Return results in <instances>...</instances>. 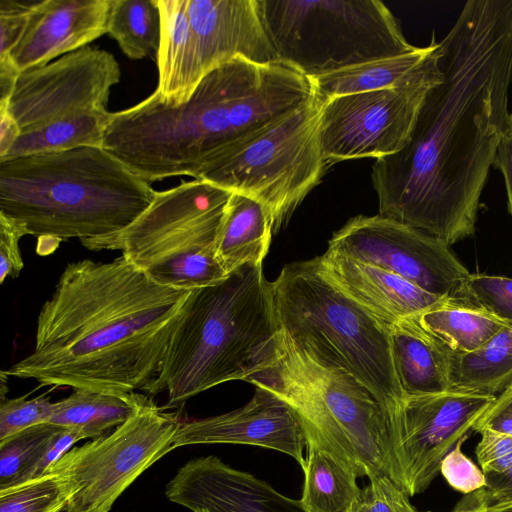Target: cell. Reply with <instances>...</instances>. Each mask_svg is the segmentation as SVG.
Returning <instances> with one entry per match:
<instances>
[{
  "instance_id": "6",
  "label": "cell",
  "mask_w": 512,
  "mask_h": 512,
  "mask_svg": "<svg viewBox=\"0 0 512 512\" xmlns=\"http://www.w3.org/2000/svg\"><path fill=\"white\" fill-rule=\"evenodd\" d=\"M280 330L313 358L363 384L384 418L403 402L385 325L334 286L316 258L285 265L271 282Z\"/></svg>"
},
{
  "instance_id": "11",
  "label": "cell",
  "mask_w": 512,
  "mask_h": 512,
  "mask_svg": "<svg viewBox=\"0 0 512 512\" xmlns=\"http://www.w3.org/2000/svg\"><path fill=\"white\" fill-rule=\"evenodd\" d=\"M320 109L315 95L201 180L261 204L277 233L328 168L320 140Z\"/></svg>"
},
{
  "instance_id": "26",
  "label": "cell",
  "mask_w": 512,
  "mask_h": 512,
  "mask_svg": "<svg viewBox=\"0 0 512 512\" xmlns=\"http://www.w3.org/2000/svg\"><path fill=\"white\" fill-rule=\"evenodd\" d=\"M416 318L456 354L477 350L507 325L460 296L446 297Z\"/></svg>"
},
{
  "instance_id": "33",
  "label": "cell",
  "mask_w": 512,
  "mask_h": 512,
  "mask_svg": "<svg viewBox=\"0 0 512 512\" xmlns=\"http://www.w3.org/2000/svg\"><path fill=\"white\" fill-rule=\"evenodd\" d=\"M55 402L44 395L27 399L3 398L0 401V441L32 426L48 423Z\"/></svg>"
},
{
  "instance_id": "31",
  "label": "cell",
  "mask_w": 512,
  "mask_h": 512,
  "mask_svg": "<svg viewBox=\"0 0 512 512\" xmlns=\"http://www.w3.org/2000/svg\"><path fill=\"white\" fill-rule=\"evenodd\" d=\"M70 498L65 479L53 472L0 490V512H62Z\"/></svg>"
},
{
  "instance_id": "39",
  "label": "cell",
  "mask_w": 512,
  "mask_h": 512,
  "mask_svg": "<svg viewBox=\"0 0 512 512\" xmlns=\"http://www.w3.org/2000/svg\"><path fill=\"white\" fill-rule=\"evenodd\" d=\"M486 486L478 494L486 507L512 502V465L503 473L485 474Z\"/></svg>"
},
{
  "instance_id": "12",
  "label": "cell",
  "mask_w": 512,
  "mask_h": 512,
  "mask_svg": "<svg viewBox=\"0 0 512 512\" xmlns=\"http://www.w3.org/2000/svg\"><path fill=\"white\" fill-rule=\"evenodd\" d=\"M180 425L175 414L164 412L142 395L136 411L123 424L72 447L48 469L69 486L65 512H109L145 470L175 449Z\"/></svg>"
},
{
  "instance_id": "3",
  "label": "cell",
  "mask_w": 512,
  "mask_h": 512,
  "mask_svg": "<svg viewBox=\"0 0 512 512\" xmlns=\"http://www.w3.org/2000/svg\"><path fill=\"white\" fill-rule=\"evenodd\" d=\"M283 72L235 57L208 72L179 105L153 92L111 112L102 147L146 182L201 180L294 109Z\"/></svg>"
},
{
  "instance_id": "43",
  "label": "cell",
  "mask_w": 512,
  "mask_h": 512,
  "mask_svg": "<svg viewBox=\"0 0 512 512\" xmlns=\"http://www.w3.org/2000/svg\"><path fill=\"white\" fill-rule=\"evenodd\" d=\"M453 512H487V508L476 491L466 494Z\"/></svg>"
},
{
  "instance_id": "40",
  "label": "cell",
  "mask_w": 512,
  "mask_h": 512,
  "mask_svg": "<svg viewBox=\"0 0 512 512\" xmlns=\"http://www.w3.org/2000/svg\"><path fill=\"white\" fill-rule=\"evenodd\" d=\"M489 429L512 436V404L494 403L476 425L474 432Z\"/></svg>"
},
{
  "instance_id": "37",
  "label": "cell",
  "mask_w": 512,
  "mask_h": 512,
  "mask_svg": "<svg viewBox=\"0 0 512 512\" xmlns=\"http://www.w3.org/2000/svg\"><path fill=\"white\" fill-rule=\"evenodd\" d=\"M475 454L485 474H501L512 465V436L484 429Z\"/></svg>"
},
{
  "instance_id": "45",
  "label": "cell",
  "mask_w": 512,
  "mask_h": 512,
  "mask_svg": "<svg viewBox=\"0 0 512 512\" xmlns=\"http://www.w3.org/2000/svg\"><path fill=\"white\" fill-rule=\"evenodd\" d=\"M487 512H512V502L486 507Z\"/></svg>"
},
{
  "instance_id": "30",
  "label": "cell",
  "mask_w": 512,
  "mask_h": 512,
  "mask_svg": "<svg viewBox=\"0 0 512 512\" xmlns=\"http://www.w3.org/2000/svg\"><path fill=\"white\" fill-rule=\"evenodd\" d=\"M42 423L0 441V490L34 479L54 437L62 429Z\"/></svg>"
},
{
  "instance_id": "28",
  "label": "cell",
  "mask_w": 512,
  "mask_h": 512,
  "mask_svg": "<svg viewBox=\"0 0 512 512\" xmlns=\"http://www.w3.org/2000/svg\"><path fill=\"white\" fill-rule=\"evenodd\" d=\"M512 381V324L477 350L454 353L451 389L499 395Z\"/></svg>"
},
{
  "instance_id": "8",
  "label": "cell",
  "mask_w": 512,
  "mask_h": 512,
  "mask_svg": "<svg viewBox=\"0 0 512 512\" xmlns=\"http://www.w3.org/2000/svg\"><path fill=\"white\" fill-rule=\"evenodd\" d=\"M121 69L110 52L86 46L19 74L5 104L20 129L15 156L102 146L111 89Z\"/></svg>"
},
{
  "instance_id": "20",
  "label": "cell",
  "mask_w": 512,
  "mask_h": 512,
  "mask_svg": "<svg viewBox=\"0 0 512 512\" xmlns=\"http://www.w3.org/2000/svg\"><path fill=\"white\" fill-rule=\"evenodd\" d=\"M315 258L320 272L334 286L389 327L423 313L446 298L384 268L328 249Z\"/></svg>"
},
{
  "instance_id": "9",
  "label": "cell",
  "mask_w": 512,
  "mask_h": 512,
  "mask_svg": "<svg viewBox=\"0 0 512 512\" xmlns=\"http://www.w3.org/2000/svg\"><path fill=\"white\" fill-rule=\"evenodd\" d=\"M275 61L309 79L418 47L379 0H258Z\"/></svg>"
},
{
  "instance_id": "14",
  "label": "cell",
  "mask_w": 512,
  "mask_h": 512,
  "mask_svg": "<svg viewBox=\"0 0 512 512\" xmlns=\"http://www.w3.org/2000/svg\"><path fill=\"white\" fill-rule=\"evenodd\" d=\"M496 396L450 389L406 395L385 417L386 474L410 497L425 491L443 458L468 438Z\"/></svg>"
},
{
  "instance_id": "41",
  "label": "cell",
  "mask_w": 512,
  "mask_h": 512,
  "mask_svg": "<svg viewBox=\"0 0 512 512\" xmlns=\"http://www.w3.org/2000/svg\"><path fill=\"white\" fill-rule=\"evenodd\" d=\"M493 166L501 172L504 178L508 210L512 216V131L510 126L499 144Z\"/></svg>"
},
{
  "instance_id": "16",
  "label": "cell",
  "mask_w": 512,
  "mask_h": 512,
  "mask_svg": "<svg viewBox=\"0 0 512 512\" xmlns=\"http://www.w3.org/2000/svg\"><path fill=\"white\" fill-rule=\"evenodd\" d=\"M194 444H244L272 449L305 465L306 436L296 413L271 392L256 388L244 406L181 423L174 447Z\"/></svg>"
},
{
  "instance_id": "15",
  "label": "cell",
  "mask_w": 512,
  "mask_h": 512,
  "mask_svg": "<svg viewBox=\"0 0 512 512\" xmlns=\"http://www.w3.org/2000/svg\"><path fill=\"white\" fill-rule=\"evenodd\" d=\"M328 250L393 272L441 297H455L470 272L448 244L381 215L351 218L328 242Z\"/></svg>"
},
{
  "instance_id": "13",
  "label": "cell",
  "mask_w": 512,
  "mask_h": 512,
  "mask_svg": "<svg viewBox=\"0 0 512 512\" xmlns=\"http://www.w3.org/2000/svg\"><path fill=\"white\" fill-rule=\"evenodd\" d=\"M440 45L399 86L335 96L321 103L320 140L329 166L394 154L409 139L422 103L440 83Z\"/></svg>"
},
{
  "instance_id": "19",
  "label": "cell",
  "mask_w": 512,
  "mask_h": 512,
  "mask_svg": "<svg viewBox=\"0 0 512 512\" xmlns=\"http://www.w3.org/2000/svg\"><path fill=\"white\" fill-rule=\"evenodd\" d=\"M109 10L110 0L32 3L24 33L6 59L21 73L86 47L107 34Z\"/></svg>"
},
{
  "instance_id": "4",
  "label": "cell",
  "mask_w": 512,
  "mask_h": 512,
  "mask_svg": "<svg viewBox=\"0 0 512 512\" xmlns=\"http://www.w3.org/2000/svg\"><path fill=\"white\" fill-rule=\"evenodd\" d=\"M148 182L102 146L0 160V212L29 235L119 250L120 235L152 203Z\"/></svg>"
},
{
  "instance_id": "10",
  "label": "cell",
  "mask_w": 512,
  "mask_h": 512,
  "mask_svg": "<svg viewBox=\"0 0 512 512\" xmlns=\"http://www.w3.org/2000/svg\"><path fill=\"white\" fill-rule=\"evenodd\" d=\"M231 194L197 179L157 191L120 235L119 250L161 285L192 291L216 284L228 276L216 250Z\"/></svg>"
},
{
  "instance_id": "48",
  "label": "cell",
  "mask_w": 512,
  "mask_h": 512,
  "mask_svg": "<svg viewBox=\"0 0 512 512\" xmlns=\"http://www.w3.org/2000/svg\"><path fill=\"white\" fill-rule=\"evenodd\" d=\"M426 512H430V511H426Z\"/></svg>"
},
{
  "instance_id": "42",
  "label": "cell",
  "mask_w": 512,
  "mask_h": 512,
  "mask_svg": "<svg viewBox=\"0 0 512 512\" xmlns=\"http://www.w3.org/2000/svg\"><path fill=\"white\" fill-rule=\"evenodd\" d=\"M20 135L17 122L5 104H0V158L5 157Z\"/></svg>"
},
{
  "instance_id": "46",
  "label": "cell",
  "mask_w": 512,
  "mask_h": 512,
  "mask_svg": "<svg viewBox=\"0 0 512 512\" xmlns=\"http://www.w3.org/2000/svg\"><path fill=\"white\" fill-rule=\"evenodd\" d=\"M510 129L512 131V112L510 113V122H509Z\"/></svg>"
},
{
  "instance_id": "23",
  "label": "cell",
  "mask_w": 512,
  "mask_h": 512,
  "mask_svg": "<svg viewBox=\"0 0 512 512\" xmlns=\"http://www.w3.org/2000/svg\"><path fill=\"white\" fill-rule=\"evenodd\" d=\"M273 235L270 219L261 204L232 193L217 241V260L229 275L248 264H259L268 253Z\"/></svg>"
},
{
  "instance_id": "36",
  "label": "cell",
  "mask_w": 512,
  "mask_h": 512,
  "mask_svg": "<svg viewBox=\"0 0 512 512\" xmlns=\"http://www.w3.org/2000/svg\"><path fill=\"white\" fill-rule=\"evenodd\" d=\"M29 235L25 225L0 212V283L17 278L24 267L20 239Z\"/></svg>"
},
{
  "instance_id": "18",
  "label": "cell",
  "mask_w": 512,
  "mask_h": 512,
  "mask_svg": "<svg viewBox=\"0 0 512 512\" xmlns=\"http://www.w3.org/2000/svg\"><path fill=\"white\" fill-rule=\"evenodd\" d=\"M168 500L192 512H303L298 501L268 483L236 470L218 457H198L185 463L166 485Z\"/></svg>"
},
{
  "instance_id": "27",
  "label": "cell",
  "mask_w": 512,
  "mask_h": 512,
  "mask_svg": "<svg viewBox=\"0 0 512 512\" xmlns=\"http://www.w3.org/2000/svg\"><path fill=\"white\" fill-rule=\"evenodd\" d=\"M142 395H114L75 389L55 402L48 423L77 430L84 439L97 438L115 429L136 411Z\"/></svg>"
},
{
  "instance_id": "47",
  "label": "cell",
  "mask_w": 512,
  "mask_h": 512,
  "mask_svg": "<svg viewBox=\"0 0 512 512\" xmlns=\"http://www.w3.org/2000/svg\"><path fill=\"white\" fill-rule=\"evenodd\" d=\"M197 512H208V511H206V510H199V511H197Z\"/></svg>"
},
{
  "instance_id": "7",
  "label": "cell",
  "mask_w": 512,
  "mask_h": 512,
  "mask_svg": "<svg viewBox=\"0 0 512 512\" xmlns=\"http://www.w3.org/2000/svg\"><path fill=\"white\" fill-rule=\"evenodd\" d=\"M246 382L283 400L300 419L306 440L333 452L359 477L386 474L381 407L345 370L313 358L280 330Z\"/></svg>"
},
{
  "instance_id": "5",
  "label": "cell",
  "mask_w": 512,
  "mask_h": 512,
  "mask_svg": "<svg viewBox=\"0 0 512 512\" xmlns=\"http://www.w3.org/2000/svg\"><path fill=\"white\" fill-rule=\"evenodd\" d=\"M279 331L262 263L245 265L191 291L147 392H167V407H175L222 383L246 381Z\"/></svg>"
},
{
  "instance_id": "25",
  "label": "cell",
  "mask_w": 512,
  "mask_h": 512,
  "mask_svg": "<svg viewBox=\"0 0 512 512\" xmlns=\"http://www.w3.org/2000/svg\"><path fill=\"white\" fill-rule=\"evenodd\" d=\"M435 34L428 46L367 62L335 73L311 79L317 99L329 98L399 86L407 81L421 64L436 50Z\"/></svg>"
},
{
  "instance_id": "35",
  "label": "cell",
  "mask_w": 512,
  "mask_h": 512,
  "mask_svg": "<svg viewBox=\"0 0 512 512\" xmlns=\"http://www.w3.org/2000/svg\"><path fill=\"white\" fill-rule=\"evenodd\" d=\"M466 439L459 440L443 458L440 473L452 488L470 494L486 486V477L483 470L462 452Z\"/></svg>"
},
{
  "instance_id": "29",
  "label": "cell",
  "mask_w": 512,
  "mask_h": 512,
  "mask_svg": "<svg viewBox=\"0 0 512 512\" xmlns=\"http://www.w3.org/2000/svg\"><path fill=\"white\" fill-rule=\"evenodd\" d=\"M107 34L132 60L157 52L160 15L155 0H110Z\"/></svg>"
},
{
  "instance_id": "17",
  "label": "cell",
  "mask_w": 512,
  "mask_h": 512,
  "mask_svg": "<svg viewBox=\"0 0 512 512\" xmlns=\"http://www.w3.org/2000/svg\"><path fill=\"white\" fill-rule=\"evenodd\" d=\"M197 78L235 58L276 62L258 0H185Z\"/></svg>"
},
{
  "instance_id": "21",
  "label": "cell",
  "mask_w": 512,
  "mask_h": 512,
  "mask_svg": "<svg viewBox=\"0 0 512 512\" xmlns=\"http://www.w3.org/2000/svg\"><path fill=\"white\" fill-rule=\"evenodd\" d=\"M391 344L400 384L406 395L451 389L454 352L426 331L416 316L391 327Z\"/></svg>"
},
{
  "instance_id": "1",
  "label": "cell",
  "mask_w": 512,
  "mask_h": 512,
  "mask_svg": "<svg viewBox=\"0 0 512 512\" xmlns=\"http://www.w3.org/2000/svg\"><path fill=\"white\" fill-rule=\"evenodd\" d=\"M443 79L405 146L376 159L379 215L449 246L475 233L480 199L509 127L512 0H469L439 42Z\"/></svg>"
},
{
  "instance_id": "34",
  "label": "cell",
  "mask_w": 512,
  "mask_h": 512,
  "mask_svg": "<svg viewBox=\"0 0 512 512\" xmlns=\"http://www.w3.org/2000/svg\"><path fill=\"white\" fill-rule=\"evenodd\" d=\"M362 489L361 498L352 512H422L410 502V496L388 475L372 474Z\"/></svg>"
},
{
  "instance_id": "24",
  "label": "cell",
  "mask_w": 512,
  "mask_h": 512,
  "mask_svg": "<svg viewBox=\"0 0 512 512\" xmlns=\"http://www.w3.org/2000/svg\"><path fill=\"white\" fill-rule=\"evenodd\" d=\"M302 497L305 512H352L361 498L357 472L322 445L306 440Z\"/></svg>"
},
{
  "instance_id": "2",
  "label": "cell",
  "mask_w": 512,
  "mask_h": 512,
  "mask_svg": "<svg viewBox=\"0 0 512 512\" xmlns=\"http://www.w3.org/2000/svg\"><path fill=\"white\" fill-rule=\"evenodd\" d=\"M190 294L155 282L123 255L71 262L40 309L32 352L6 372L41 386L147 391Z\"/></svg>"
},
{
  "instance_id": "38",
  "label": "cell",
  "mask_w": 512,
  "mask_h": 512,
  "mask_svg": "<svg viewBox=\"0 0 512 512\" xmlns=\"http://www.w3.org/2000/svg\"><path fill=\"white\" fill-rule=\"evenodd\" d=\"M30 4L0 0V60L9 57L27 25Z\"/></svg>"
},
{
  "instance_id": "22",
  "label": "cell",
  "mask_w": 512,
  "mask_h": 512,
  "mask_svg": "<svg viewBox=\"0 0 512 512\" xmlns=\"http://www.w3.org/2000/svg\"><path fill=\"white\" fill-rule=\"evenodd\" d=\"M160 15V41L156 52L158 83L154 91L161 101L186 102L199 83L196 75L191 28L185 0H155Z\"/></svg>"
},
{
  "instance_id": "32",
  "label": "cell",
  "mask_w": 512,
  "mask_h": 512,
  "mask_svg": "<svg viewBox=\"0 0 512 512\" xmlns=\"http://www.w3.org/2000/svg\"><path fill=\"white\" fill-rule=\"evenodd\" d=\"M457 296L500 321L512 324V278L470 273Z\"/></svg>"
},
{
  "instance_id": "44",
  "label": "cell",
  "mask_w": 512,
  "mask_h": 512,
  "mask_svg": "<svg viewBox=\"0 0 512 512\" xmlns=\"http://www.w3.org/2000/svg\"><path fill=\"white\" fill-rule=\"evenodd\" d=\"M495 402L512 404V381L499 395L496 396Z\"/></svg>"
}]
</instances>
